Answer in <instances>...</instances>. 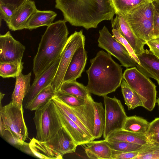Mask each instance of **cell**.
Segmentation results:
<instances>
[{
	"mask_svg": "<svg viewBox=\"0 0 159 159\" xmlns=\"http://www.w3.org/2000/svg\"><path fill=\"white\" fill-rule=\"evenodd\" d=\"M154 9L152 0L146 1L125 15L132 30L139 38L146 42L154 37Z\"/></svg>",
	"mask_w": 159,
	"mask_h": 159,
	"instance_id": "4",
	"label": "cell"
},
{
	"mask_svg": "<svg viewBox=\"0 0 159 159\" xmlns=\"http://www.w3.org/2000/svg\"><path fill=\"white\" fill-rule=\"evenodd\" d=\"M145 135L149 143L159 145V117L150 123Z\"/></svg>",
	"mask_w": 159,
	"mask_h": 159,
	"instance_id": "35",
	"label": "cell"
},
{
	"mask_svg": "<svg viewBox=\"0 0 159 159\" xmlns=\"http://www.w3.org/2000/svg\"><path fill=\"white\" fill-rule=\"evenodd\" d=\"M84 145L85 152L89 158L111 159L112 149L107 140L90 141Z\"/></svg>",
	"mask_w": 159,
	"mask_h": 159,
	"instance_id": "21",
	"label": "cell"
},
{
	"mask_svg": "<svg viewBox=\"0 0 159 159\" xmlns=\"http://www.w3.org/2000/svg\"><path fill=\"white\" fill-rule=\"evenodd\" d=\"M69 31L64 20L47 26L42 36L37 52L33 59V70L37 77L60 56L67 42Z\"/></svg>",
	"mask_w": 159,
	"mask_h": 159,
	"instance_id": "3",
	"label": "cell"
},
{
	"mask_svg": "<svg viewBox=\"0 0 159 159\" xmlns=\"http://www.w3.org/2000/svg\"><path fill=\"white\" fill-rule=\"evenodd\" d=\"M157 102L158 104V106L159 108V97L158 99L157 100Z\"/></svg>",
	"mask_w": 159,
	"mask_h": 159,
	"instance_id": "48",
	"label": "cell"
},
{
	"mask_svg": "<svg viewBox=\"0 0 159 159\" xmlns=\"http://www.w3.org/2000/svg\"><path fill=\"white\" fill-rule=\"evenodd\" d=\"M148 0H111L116 14L125 15L141 3Z\"/></svg>",
	"mask_w": 159,
	"mask_h": 159,
	"instance_id": "32",
	"label": "cell"
},
{
	"mask_svg": "<svg viewBox=\"0 0 159 159\" xmlns=\"http://www.w3.org/2000/svg\"><path fill=\"white\" fill-rule=\"evenodd\" d=\"M59 90L63 92L84 99H85L90 94L86 87L76 80L63 82Z\"/></svg>",
	"mask_w": 159,
	"mask_h": 159,
	"instance_id": "29",
	"label": "cell"
},
{
	"mask_svg": "<svg viewBox=\"0 0 159 159\" xmlns=\"http://www.w3.org/2000/svg\"></svg>",
	"mask_w": 159,
	"mask_h": 159,
	"instance_id": "49",
	"label": "cell"
},
{
	"mask_svg": "<svg viewBox=\"0 0 159 159\" xmlns=\"http://www.w3.org/2000/svg\"><path fill=\"white\" fill-rule=\"evenodd\" d=\"M27 0H0V3L12 6L17 8Z\"/></svg>",
	"mask_w": 159,
	"mask_h": 159,
	"instance_id": "43",
	"label": "cell"
},
{
	"mask_svg": "<svg viewBox=\"0 0 159 159\" xmlns=\"http://www.w3.org/2000/svg\"><path fill=\"white\" fill-rule=\"evenodd\" d=\"M94 101L90 94L85 99L83 105L77 107L70 106L75 114L93 137L94 114Z\"/></svg>",
	"mask_w": 159,
	"mask_h": 159,
	"instance_id": "19",
	"label": "cell"
},
{
	"mask_svg": "<svg viewBox=\"0 0 159 159\" xmlns=\"http://www.w3.org/2000/svg\"><path fill=\"white\" fill-rule=\"evenodd\" d=\"M33 120L36 129L35 139L41 141L51 139L62 127L52 99L35 111Z\"/></svg>",
	"mask_w": 159,
	"mask_h": 159,
	"instance_id": "6",
	"label": "cell"
},
{
	"mask_svg": "<svg viewBox=\"0 0 159 159\" xmlns=\"http://www.w3.org/2000/svg\"><path fill=\"white\" fill-rule=\"evenodd\" d=\"M137 56L140 62L136 64L137 69L147 77L154 79L159 85V58L147 49Z\"/></svg>",
	"mask_w": 159,
	"mask_h": 159,
	"instance_id": "16",
	"label": "cell"
},
{
	"mask_svg": "<svg viewBox=\"0 0 159 159\" xmlns=\"http://www.w3.org/2000/svg\"><path fill=\"white\" fill-rule=\"evenodd\" d=\"M153 28L154 37L159 35V14L154 9L153 17Z\"/></svg>",
	"mask_w": 159,
	"mask_h": 159,
	"instance_id": "42",
	"label": "cell"
},
{
	"mask_svg": "<svg viewBox=\"0 0 159 159\" xmlns=\"http://www.w3.org/2000/svg\"><path fill=\"white\" fill-rule=\"evenodd\" d=\"M123 78L139 97L143 107L149 111H152L157 102L155 84L135 66L127 68L123 73Z\"/></svg>",
	"mask_w": 159,
	"mask_h": 159,
	"instance_id": "5",
	"label": "cell"
},
{
	"mask_svg": "<svg viewBox=\"0 0 159 159\" xmlns=\"http://www.w3.org/2000/svg\"><path fill=\"white\" fill-rule=\"evenodd\" d=\"M58 159L63 158L65 154L75 152L77 145L62 127L51 139L45 142Z\"/></svg>",
	"mask_w": 159,
	"mask_h": 159,
	"instance_id": "14",
	"label": "cell"
},
{
	"mask_svg": "<svg viewBox=\"0 0 159 159\" xmlns=\"http://www.w3.org/2000/svg\"><path fill=\"white\" fill-rule=\"evenodd\" d=\"M90 62V66L86 71L88 82L86 86L90 93L103 97L115 92L120 86L122 68L110 54L100 51Z\"/></svg>",
	"mask_w": 159,
	"mask_h": 159,
	"instance_id": "2",
	"label": "cell"
},
{
	"mask_svg": "<svg viewBox=\"0 0 159 159\" xmlns=\"http://www.w3.org/2000/svg\"><path fill=\"white\" fill-rule=\"evenodd\" d=\"M120 86L125 104L128 110H133L139 106L143 107L142 101L139 97L123 79Z\"/></svg>",
	"mask_w": 159,
	"mask_h": 159,
	"instance_id": "28",
	"label": "cell"
},
{
	"mask_svg": "<svg viewBox=\"0 0 159 159\" xmlns=\"http://www.w3.org/2000/svg\"><path fill=\"white\" fill-rule=\"evenodd\" d=\"M23 112V109L13 104L11 101L7 105L0 107V119L4 123L6 130L12 132L24 142L28 133Z\"/></svg>",
	"mask_w": 159,
	"mask_h": 159,
	"instance_id": "10",
	"label": "cell"
},
{
	"mask_svg": "<svg viewBox=\"0 0 159 159\" xmlns=\"http://www.w3.org/2000/svg\"><path fill=\"white\" fill-rule=\"evenodd\" d=\"M149 124L147 120L142 117L136 116H127L123 129L145 135Z\"/></svg>",
	"mask_w": 159,
	"mask_h": 159,
	"instance_id": "26",
	"label": "cell"
},
{
	"mask_svg": "<svg viewBox=\"0 0 159 159\" xmlns=\"http://www.w3.org/2000/svg\"><path fill=\"white\" fill-rule=\"evenodd\" d=\"M37 10L34 1L26 0L16 9L7 25L10 30L14 31L26 29L29 19Z\"/></svg>",
	"mask_w": 159,
	"mask_h": 159,
	"instance_id": "15",
	"label": "cell"
},
{
	"mask_svg": "<svg viewBox=\"0 0 159 159\" xmlns=\"http://www.w3.org/2000/svg\"><path fill=\"white\" fill-rule=\"evenodd\" d=\"M55 94L56 91L51 85H48L38 94L26 109L31 111H35L52 100Z\"/></svg>",
	"mask_w": 159,
	"mask_h": 159,
	"instance_id": "27",
	"label": "cell"
},
{
	"mask_svg": "<svg viewBox=\"0 0 159 159\" xmlns=\"http://www.w3.org/2000/svg\"><path fill=\"white\" fill-rule=\"evenodd\" d=\"M152 2L154 10L159 14V0H152Z\"/></svg>",
	"mask_w": 159,
	"mask_h": 159,
	"instance_id": "45",
	"label": "cell"
},
{
	"mask_svg": "<svg viewBox=\"0 0 159 159\" xmlns=\"http://www.w3.org/2000/svg\"><path fill=\"white\" fill-rule=\"evenodd\" d=\"M55 107L62 127L70 135L77 146L84 145L90 141L79 126L71 120L56 104Z\"/></svg>",
	"mask_w": 159,
	"mask_h": 159,
	"instance_id": "18",
	"label": "cell"
},
{
	"mask_svg": "<svg viewBox=\"0 0 159 159\" xmlns=\"http://www.w3.org/2000/svg\"><path fill=\"white\" fill-rule=\"evenodd\" d=\"M55 7L62 12L64 20L72 25L88 30L97 27L116 14L111 0H55Z\"/></svg>",
	"mask_w": 159,
	"mask_h": 159,
	"instance_id": "1",
	"label": "cell"
},
{
	"mask_svg": "<svg viewBox=\"0 0 159 159\" xmlns=\"http://www.w3.org/2000/svg\"><path fill=\"white\" fill-rule=\"evenodd\" d=\"M94 120L93 136L94 139L103 135L105 124V110L101 102L94 101Z\"/></svg>",
	"mask_w": 159,
	"mask_h": 159,
	"instance_id": "25",
	"label": "cell"
},
{
	"mask_svg": "<svg viewBox=\"0 0 159 159\" xmlns=\"http://www.w3.org/2000/svg\"><path fill=\"white\" fill-rule=\"evenodd\" d=\"M139 152H125L112 149L111 159H134L138 155Z\"/></svg>",
	"mask_w": 159,
	"mask_h": 159,
	"instance_id": "40",
	"label": "cell"
},
{
	"mask_svg": "<svg viewBox=\"0 0 159 159\" xmlns=\"http://www.w3.org/2000/svg\"><path fill=\"white\" fill-rule=\"evenodd\" d=\"M84 46L79 48L75 52L65 75L63 82L76 80L81 76L87 60Z\"/></svg>",
	"mask_w": 159,
	"mask_h": 159,
	"instance_id": "17",
	"label": "cell"
},
{
	"mask_svg": "<svg viewBox=\"0 0 159 159\" xmlns=\"http://www.w3.org/2000/svg\"><path fill=\"white\" fill-rule=\"evenodd\" d=\"M24 63L21 62L0 63V76L3 78H16L22 72Z\"/></svg>",
	"mask_w": 159,
	"mask_h": 159,
	"instance_id": "31",
	"label": "cell"
},
{
	"mask_svg": "<svg viewBox=\"0 0 159 159\" xmlns=\"http://www.w3.org/2000/svg\"><path fill=\"white\" fill-rule=\"evenodd\" d=\"M55 96L64 102L72 107H77L83 105L85 99L77 97L63 92L60 90L56 92Z\"/></svg>",
	"mask_w": 159,
	"mask_h": 159,
	"instance_id": "36",
	"label": "cell"
},
{
	"mask_svg": "<svg viewBox=\"0 0 159 159\" xmlns=\"http://www.w3.org/2000/svg\"><path fill=\"white\" fill-rule=\"evenodd\" d=\"M99 32L98 40L99 47L116 57L122 66L127 68L136 66L137 63L135 60L125 46L111 34L105 26Z\"/></svg>",
	"mask_w": 159,
	"mask_h": 159,
	"instance_id": "9",
	"label": "cell"
},
{
	"mask_svg": "<svg viewBox=\"0 0 159 159\" xmlns=\"http://www.w3.org/2000/svg\"><path fill=\"white\" fill-rule=\"evenodd\" d=\"M5 95V94H3L2 92H0V106H2L1 104V102H2V100L3 98V97H4V95Z\"/></svg>",
	"mask_w": 159,
	"mask_h": 159,
	"instance_id": "47",
	"label": "cell"
},
{
	"mask_svg": "<svg viewBox=\"0 0 159 159\" xmlns=\"http://www.w3.org/2000/svg\"><path fill=\"white\" fill-rule=\"evenodd\" d=\"M18 148L25 153L33 156L32 152L29 143H27L24 141L23 144L19 146Z\"/></svg>",
	"mask_w": 159,
	"mask_h": 159,
	"instance_id": "44",
	"label": "cell"
},
{
	"mask_svg": "<svg viewBox=\"0 0 159 159\" xmlns=\"http://www.w3.org/2000/svg\"><path fill=\"white\" fill-rule=\"evenodd\" d=\"M16 9L12 6L0 3L1 22L3 20L6 22L7 25L8 24Z\"/></svg>",
	"mask_w": 159,
	"mask_h": 159,
	"instance_id": "37",
	"label": "cell"
},
{
	"mask_svg": "<svg viewBox=\"0 0 159 159\" xmlns=\"http://www.w3.org/2000/svg\"><path fill=\"white\" fill-rule=\"evenodd\" d=\"M61 56V54L49 67L37 77L34 78L29 91L23 101V106L25 108H27L32 100L42 90L51 85L57 71Z\"/></svg>",
	"mask_w": 159,
	"mask_h": 159,
	"instance_id": "12",
	"label": "cell"
},
{
	"mask_svg": "<svg viewBox=\"0 0 159 159\" xmlns=\"http://www.w3.org/2000/svg\"><path fill=\"white\" fill-rule=\"evenodd\" d=\"M134 159H159V145L149 143L139 151Z\"/></svg>",
	"mask_w": 159,
	"mask_h": 159,
	"instance_id": "34",
	"label": "cell"
},
{
	"mask_svg": "<svg viewBox=\"0 0 159 159\" xmlns=\"http://www.w3.org/2000/svg\"><path fill=\"white\" fill-rule=\"evenodd\" d=\"M106 140L126 142L142 145H145L149 143L146 135L123 129L113 132L108 137Z\"/></svg>",
	"mask_w": 159,
	"mask_h": 159,
	"instance_id": "23",
	"label": "cell"
},
{
	"mask_svg": "<svg viewBox=\"0 0 159 159\" xmlns=\"http://www.w3.org/2000/svg\"><path fill=\"white\" fill-rule=\"evenodd\" d=\"M105 110V124L103 136L104 139L113 132L123 129L127 116L120 100L115 96L103 97Z\"/></svg>",
	"mask_w": 159,
	"mask_h": 159,
	"instance_id": "8",
	"label": "cell"
},
{
	"mask_svg": "<svg viewBox=\"0 0 159 159\" xmlns=\"http://www.w3.org/2000/svg\"><path fill=\"white\" fill-rule=\"evenodd\" d=\"M31 73L24 75L22 72L16 78L14 89L12 94L11 101L13 104L23 109L24 99L30 89Z\"/></svg>",
	"mask_w": 159,
	"mask_h": 159,
	"instance_id": "20",
	"label": "cell"
},
{
	"mask_svg": "<svg viewBox=\"0 0 159 159\" xmlns=\"http://www.w3.org/2000/svg\"><path fill=\"white\" fill-rule=\"evenodd\" d=\"M33 156L42 159H58V158L45 142L39 141L33 137L29 143Z\"/></svg>",
	"mask_w": 159,
	"mask_h": 159,
	"instance_id": "24",
	"label": "cell"
},
{
	"mask_svg": "<svg viewBox=\"0 0 159 159\" xmlns=\"http://www.w3.org/2000/svg\"><path fill=\"white\" fill-rule=\"evenodd\" d=\"M2 137L10 144L17 148L21 146L24 142L15 134L8 130L6 131Z\"/></svg>",
	"mask_w": 159,
	"mask_h": 159,
	"instance_id": "39",
	"label": "cell"
},
{
	"mask_svg": "<svg viewBox=\"0 0 159 159\" xmlns=\"http://www.w3.org/2000/svg\"><path fill=\"white\" fill-rule=\"evenodd\" d=\"M85 38L83 31H75L68 37L61 54L58 66L51 85L56 92L60 89L65 75L76 50L85 45Z\"/></svg>",
	"mask_w": 159,
	"mask_h": 159,
	"instance_id": "7",
	"label": "cell"
},
{
	"mask_svg": "<svg viewBox=\"0 0 159 159\" xmlns=\"http://www.w3.org/2000/svg\"><path fill=\"white\" fill-rule=\"evenodd\" d=\"M6 130V127L4 123L2 120L0 119V134L1 137H2Z\"/></svg>",
	"mask_w": 159,
	"mask_h": 159,
	"instance_id": "46",
	"label": "cell"
},
{
	"mask_svg": "<svg viewBox=\"0 0 159 159\" xmlns=\"http://www.w3.org/2000/svg\"><path fill=\"white\" fill-rule=\"evenodd\" d=\"M146 44L148 47L149 51L159 58V35L146 42Z\"/></svg>",
	"mask_w": 159,
	"mask_h": 159,
	"instance_id": "41",
	"label": "cell"
},
{
	"mask_svg": "<svg viewBox=\"0 0 159 159\" xmlns=\"http://www.w3.org/2000/svg\"><path fill=\"white\" fill-rule=\"evenodd\" d=\"M52 100L65 114L73 121L77 124L87 135L90 141L95 139L87 129L81 122L73 112L70 107L64 102L55 95Z\"/></svg>",
	"mask_w": 159,
	"mask_h": 159,
	"instance_id": "30",
	"label": "cell"
},
{
	"mask_svg": "<svg viewBox=\"0 0 159 159\" xmlns=\"http://www.w3.org/2000/svg\"><path fill=\"white\" fill-rule=\"evenodd\" d=\"M57 15V13L53 11L37 9L29 19L26 29L32 30L42 26H48L52 23Z\"/></svg>",
	"mask_w": 159,
	"mask_h": 159,
	"instance_id": "22",
	"label": "cell"
},
{
	"mask_svg": "<svg viewBox=\"0 0 159 159\" xmlns=\"http://www.w3.org/2000/svg\"><path fill=\"white\" fill-rule=\"evenodd\" d=\"M25 46L15 39L10 31L0 35V63L21 62Z\"/></svg>",
	"mask_w": 159,
	"mask_h": 159,
	"instance_id": "11",
	"label": "cell"
},
{
	"mask_svg": "<svg viewBox=\"0 0 159 159\" xmlns=\"http://www.w3.org/2000/svg\"><path fill=\"white\" fill-rule=\"evenodd\" d=\"M107 140L112 149L122 152H129L139 151L144 146L124 141Z\"/></svg>",
	"mask_w": 159,
	"mask_h": 159,
	"instance_id": "33",
	"label": "cell"
},
{
	"mask_svg": "<svg viewBox=\"0 0 159 159\" xmlns=\"http://www.w3.org/2000/svg\"><path fill=\"white\" fill-rule=\"evenodd\" d=\"M112 32L113 36L125 46L131 56L135 60L137 63L139 64L140 62L137 56L127 40L120 34L117 30L112 29Z\"/></svg>",
	"mask_w": 159,
	"mask_h": 159,
	"instance_id": "38",
	"label": "cell"
},
{
	"mask_svg": "<svg viewBox=\"0 0 159 159\" xmlns=\"http://www.w3.org/2000/svg\"><path fill=\"white\" fill-rule=\"evenodd\" d=\"M116 17L111 20L113 29L117 30L120 34L128 42L137 55L145 50L144 46L146 42L138 38L129 26L125 15L116 14Z\"/></svg>",
	"mask_w": 159,
	"mask_h": 159,
	"instance_id": "13",
	"label": "cell"
}]
</instances>
